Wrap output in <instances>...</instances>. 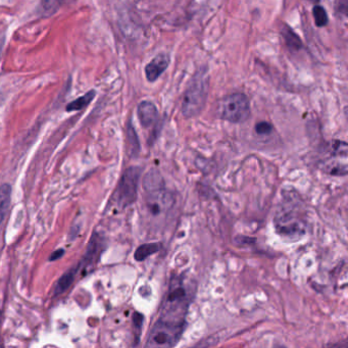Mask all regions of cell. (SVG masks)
Returning a JSON list of instances; mask_svg holds the SVG:
<instances>
[{
  "label": "cell",
  "instance_id": "cell-8",
  "mask_svg": "<svg viewBox=\"0 0 348 348\" xmlns=\"http://www.w3.org/2000/svg\"><path fill=\"white\" fill-rule=\"evenodd\" d=\"M170 59L167 55L162 53L155 57L145 68V75L149 82H155L168 69Z\"/></svg>",
  "mask_w": 348,
  "mask_h": 348
},
{
  "label": "cell",
  "instance_id": "cell-1",
  "mask_svg": "<svg viewBox=\"0 0 348 348\" xmlns=\"http://www.w3.org/2000/svg\"><path fill=\"white\" fill-rule=\"evenodd\" d=\"M190 302V295L184 283L177 280L171 287L160 306L158 319L185 327V317Z\"/></svg>",
  "mask_w": 348,
  "mask_h": 348
},
{
  "label": "cell",
  "instance_id": "cell-3",
  "mask_svg": "<svg viewBox=\"0 0 348 348\" xmlns=\"http://www.w3.org/2000/svg\"><path fill=\"white\" fill-rule=\"evenodd\" d=\"M208 81L205 70H200L195 74L183 98L182 114L185 118L197 117L202 112L208 94Z\"/></svg>",
  "mask_w": 348,
  "mask_h": 348
},
{
  "label": "cell",
  "instance_id": "cell-23",
  "mask_svg": "<svg viewBox=\"0 0 348 348\" xmlns=\"http://www.w3.org/2000/svg\"><path fill=\"white\" fill-rule=\"evenodd\" d=\"M3 41H0V52H2V49H3Z\"/></svg>",
  "mask_w": 348,
  "mask_h": 348
},
{
  "label": "cell",
  "instance_id": "cell-6",
  "mask_svg": "<svg viewBox=\"0 0 348 348\" xmlns=\"http://www.w3.org/2000/svg\"><path fill=\"white\" fill-rule=\"evenodd\" d=\"M184 326L169 324L157 319L153 325L146 346L147 347H172L177 344L183 331Z\"/></svg>",
  "mask_w": 348,
  "mask_h": 348
},
{
  "label": "cell",
  "instance_id": "cell-20",
  "mask_svg": "<svg viewBox=\"0 0 348 348\" xmlns=\"http://www.w3.org/2000/svg\"><path fill=\"white\" fill-rule=\"evenodd\" d=\"M255 132L258 135H269L273 132V126L267 122H259L255 125Z\"/></svg>",
  "mask_w": 348,
  "mask_h": 348
},
{
  "label": "cell",
  "instance_id": "cell-25",
  "mask_svg": "<svg viewBox=\"0 0 348 348\" xmlns=\"http://www.w3.org/2000/svg\"><path fill=\"white\" fill-rule=\"evenodd\" d=\"M0 323H2V315H0Z\"/></svg>",
  "mask_w": 348,
  "mask_h": 348
},
{
  "label": "cell",
  "instance_id": "cell-13",
  "mask_svg": "<svg viewBox=\"0 0 348 348\" xmlns=\"http://www.w3.org/2000/svg\"><path fill=\"white\" fill-rule=\"evenodd\" d=\"M282 36L284 37L286 44L288 45V47L294 51L299 50L302 47V42L300 40V38L296 35V33L291 30L288 26H283L282 28Z\"/></svg>",
  "mask_w": 348,
  "mask_h": 348
},
{
  "label": "cell",
  "instance_id": "cell-14",
  "mask_svg": "<svg viewBox=\"0 0 348 348\" xmlns=\"http://www.w3.org/2000/svg\"><path fill=\"white\" fill-rule=\"evenodd\" d=\"M95 97V91L94 90H90L88 91L86 94H84L83 96L77 98L76 100L72 101L71 103H69L67 105V111L68 112H78L81 111L82 109L86 108Z\"/></svg>",
  "mask_w": 348,
  "mask_h": 348
},
{
  "label": "cell",
  "instance_id": "cell-19",
  "mask_svg": "<svg viewBox=\"0 0 348 348\" xmlns=\"http://www.w3.org/2000/svg\"><path fill=\"white\" fill-rule=\"evenodd\" d=\"M99 250V240H95V236L92 238V240H90L89 246L87 248V252L84 256V261L87 263L92 262L97 254V251Z\"/></svg>",
  "mask_w": 348,
  "mask_h": 348
},
{
  "label": "cell",
  "instance_id": "cell-10",
  "mask_svg": "<svg viewBox=\"0 0 348 348\" xmlns=\"http://www.w3.org/2000/svg\"><path fill=\"white\" fill-rule=\"evenodd\" d=\"M143 187L147 193H151L165 188V181L160 173L152 169L150 170L143 179Z\"/></svg>",
  "mask_w": 348,
  "mask_h": 348
},
{
  "label": "cell",
  "instance_id": "cell-15",
  "mask_svg": "<svg viewBox=\"0 0 348 348\" xmlns=\"http://www.w3.org/2000/svg\"><path fill=\"white\" fill-rule=\"evenodd\" d=\"M160 245L158 243H146L139 246L134 254V257L137 261H142L146 259L148 256L156 253L159 250Z\"/></svg>",
  "mask_w": 348,
  "mask_h": 348
},
{
  "label": "cell",
  "instance_id": "cell-2",
  "mask_svg": "<svg viewBox=\"0 0 348 348\" xmlns=\"http://www.w3.org/2000/svg\"><path fill=\"white\" fill-rule=\"evenodd\" d=\"M277 233L285 239L294 241L302 238L307 232V223L294 205H283L274 218Z\"/></svg>",
  "mask_w": 348,
  "mask_h": 348
},
{
  "label": "cell",
  "instance_id": "cell-11",
  "mask_svg": "<svg viewBox=\"0 0 348 348\" xmlns=\"http://www.w3.org/2000/svg\"><path fill=\"white\" fill-rule=\"evenodd\" d=\"M78 270H79V266L72 267L71 270H69L67 273H65L61 277V279L59 280L57 287H56V294H62L70 288V286L73 284V282L76 278Z\"/></svg>",
  "mask_w": 348,
  "mask_h": 348
},
{
  "label": "cell",
  "instance_id": "cell-18",
  "mask_svg": "<svg viewBox=\"0 0 348 348\" xmlns=\"http://www.w3.org/2000/svg\"><path fill=\"white\" fill-rule=\"evenodd\" d=\"M128 142H129V146H130V152L133 155L138 154L139 149H140L139 141H138L137 134H136V132L132 126H129V128H128Z\"/></svg>",
  "mask_w": 348,
  "mask_h": 348
},
{
  "label": "cell",
  "instance_id": "cell-9",
  "mask_svg": "<svg viewBox=\"0 0 348 348\" xmlns=\"http://www.w3.org/2000/svg\"><path fill=\"white\" fill-rule=\"evenodd\" d=\"M140 124L144 128L151 127L158 118V111L151 101H142L137 110Z\"/></svg>",
  "mask_w": 348,
  "mask_h": 348
},
{
  "label": "cell",
  "instance_id": "cell-12",
  "mask_svg": "<svg viewBox=\"0 0 348 348\" xmlns=\"http://www.w3.org/2000/svg\"><path fill=\"white\" fill-rule=\"evenodd\" d=\"M11 186L5 184L0 186V224L3 223L11 203Z\"/></svg>",
  "mask_w": 348,
  "mask_h": 348
},
{
  "label": "cell",
  "instance_id": "cell-22",
  "mask_svg": "<svg viewBox=\"0 0 348 348\" xmlns=\"http://www.w3.org/2000/svg\"><path fill=\"white\" fill-rule=\"evenodd\" d=\"M76 2V0H57V3L59 4V6H69L72 5Z\"/></svg>",
  "mask_w": 348,
  "mask_h": 348
},
{
  "label": "cell",
  "instance_id": "cell-16",
  "mask_svg": "<svg viewBox=\"0 0 348 348\" xmlns=\"http://www.w3.org/2000/svg\"><path fill=\"white\" fill-rule=\"evenodd\" d=\"M324 171L330 175L336 176H345L347 174V165L346 163H339L338 160H328L324 167Z\"/></svg>",
  "mask_w": 348,
  "mask_h": 348
},
{
  "label": "cell",
  "instance_id": "cell-5",
  "mask_svg": "<svg viewBox=\"0 0 348 348\" xmlns=\"http://www.w3.org/2000/svg\"><path fill=\"white\" fill-rule=\"evenodd\" d=\"M140 175L141 169L137 167H131L127 169L122 176L115 192L116 202L119 207L125 208L136 200Z\"/></svg>",
  "mask_w": 348,
  "mask_h": 348
},
{
  "label": "cell",
  "instance_id": "cell-4",
  "mask_svg": "<svg viewBox=\"0 0 348 348\" xmlns=\"http://www.w3.org/2000/svg\"><path fill=\"white\" fill-rule=\"evenodd\" d=\"M220 117L230 123L245 122L250 116V102L243 93H233L226 96L220 103Z\"/></svg>",
  "mask_w": 348,
  "mask_h": 348
},
{
  "label": "cell",
  "instance_id": "cell-7",
  "mask_svg": "<svg viewBox=\"0 0 348 348\" xmlns=\"http://www.w3.org/2000/svg\"><path fill=\"white\" fill-rule=\"evenodd\" d=\"M175 203V197L165 188L148 193L147 205L153 215H159L169 210Z\"/></svg>",
  "mask_w": 348,
  "mask_h": 348
},
{
  "label": "cell",
  "instance_id": "cell-17",
  "mask_svg": "<svg viewBox=\"0 0 348 348\" xmlns=\"http://www.w3.org/2000/svg\"><path fill=\"white\" fill-rule=\"evenodd\" d=\"M312 15L314 23L317 27H324L328 24V15L323 7L315 6L312 10Z\"/></svg>",
  "mask_w": 348,
  "mask_h": 348
},
{
  "label": "cell",
  "instance_id": "cell-21",
  "mask_svg": "<svg viewBox=\"0 0 348 348\" xmlns=\"http://www.w3.org/2000/svg\"><path fill=\"white\" fill-rule=\"evenodd\" d=\"M65 254V250L64 249H59V250H56L52 254H51V256H50V260H57V259H59V258H61L63 255Z\"/></svg>",
  "mask_w": 348,
  "mask_h": 348
},
{
  "label": "cell",
  "instance_id": "cell-24",
  "mask_svg": "<svg viewBox=\"0 0 348 348\" xmlns=\"http://www.w3.org/2000/svg\"><path fill=\"white\" fill-rule=\"evenodd\" d=\"M310 2H312V3H317L318 0H310Z\"/></svg>",
  "mask_w": 348,
  "mask_h": 348
}]
</instances>
